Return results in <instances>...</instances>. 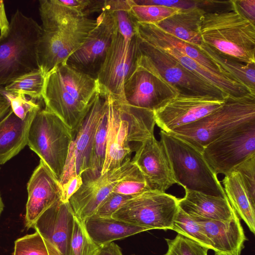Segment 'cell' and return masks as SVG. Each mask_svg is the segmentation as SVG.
<instances>
[{
	"label": "cell",
	"instance_id": "6da1fadb",
	"mask_svg": "<svg viewBox=\"0 0 255 255\" xmlns=\"http://www.w3.org/2000/svg\"><path fill=\"white\" fill-rule=\"evenodd\" d=\"M39 11L42 31L38 41V68L45 76L85 42L97 21L82 16L59 0H40Z\"/></svg>",
	"mask_w": 255,
	"mask_h": 255
},
{
	"label": "cell",
	"instance_id": "7a4b0ae2",
	"mask_svg": "<svg viewBox=\"0 0 255 255\" xmlns=\"http://www.w3.org/2000/svg\"><path fill=\"white\" fill-rule=\"evenodd\" d=\"M41 25L17 9L7 31L0 35V86L38 68L37 48Z\"/></svg>",
	"mask_w": 255,
	"mask_h": 255
},
{
	"label": "cell",
	"instance_id": "3957f363",
	"mask_svg": "<svg viewBox=\"0 0 255 255\" xmlns=\"http://www.w3.org/2000/svg\"><path fill=\"white\" fill-rule=\"evenodd\" d=\"M176 184L184 189L221 197L224 188L205 160L203 151L186 139L160 130Z\"/></svg>",
	"mask_w": 255,
	"mask_h": 255
},
{
	"label": "cell",
	"instance_id": "277c9868",
	"mask_svg": "<svg viewBox=\"0 0 255 255\" xmlns=\"http://www.w3.org/2000/svg\"><path fill=\"white\" fill-rule=\"evenodd\" d=\"M203 43L245 63H255V25L235 11L205 13Z\"/></svg>",
	"mask_w": 255,
	"mask_h": 255
},
{
	"label": "cell",
	"instance_id": "5b68a950",
	"mask_svg": "<svg viewBox=\"0 0 255 255\" xmlns=\"http://www.w3.org/2000/svg\"><path fill=\"white\" fill-rule=\"evenodd\" d=\"M253 120H255V95L228 96L222 106L210 114L167 133L186 139L203 151L213 140Z\"/></svg>",
	"mask_w": 255,
	"mask_h": 255
},
{
	"label": "cell",
	"instance_id": "8992f818",
	"mask_svg": "<svg viewBox=\"0 0 255 255\" xmlns=\"http://www.w3.org/2000/svg\"><path fill=\"white\" fill-rule=\"evenodd\" d=\"M74 133L55 114L40 109L30 125L27 145L60 179Z\"/></svg>",
	"mask_w": 255,
	"mask_h": 255
},
{
	"label": "cell",
	"instance_id": "52a82bcc",
	"mask_svg": "<svg viewBox=\"0 0 255 255\" xmlns=\"http://www.w3.org/2000/svg\"><path fill=\"white\" fill-rule=\"evenodd\" d=\"M138 39L139 55L137 64L158 74L178 94L209 95L222 99L229 96L187 70L166 52Z\"/></svg>",
	"mask_w": 255,
	"mask_h": 255
},
{
	"label": "cell",
	"instance_id": "ba28073f",
	"mask_svg": "<svg viewBox=\"0 0 255 255\" xmlns=\"http://www.w3.org/2000/svg\"><path fill=\"white\" fill-rule=\"evenodd\" d=\"M138 55L137 34L130 39L126 38L117 27L96 77L101 96H110L115 101L126 103L124 83L136 68Z\"/></svg>",
	"mask_w": 255,
	"mask_h": 255
},
{
	"label": "cell",
	"instance_id": "9c48e42d",
	"mask_svg": "<svg viewBox=\"0 0 255 255\" xmlns=\"http://www.w3.org/2000/svg\"><path fill=\"white\" fill-rule=\"evenodd\" d=\"M179 209L178 198L150 190L133 196L112 217L132 225L153 229L172 230Z\"/></svg>",
	"mask_w": 255,
	"mask_h": 255
},
{
	"label": "cell",
	"instance_id": "30bf717a",
	"mask_svg": "<svg viewBox=\"0 0 255 255\" xmlns=\"http://www.w3.org/2000/svg\"><path fill=\"white\" fill-rule=\"evenodd\" d=\"M203 154L217 175H225L255 154V120L244 123L213 140L204 148Z\"/></svg>",
	"mask_w": 255,
	"mask_h": 255
},
{
	"label": "cell",
	"instance_id": "8fae6325",
	"mask_svg": "<svg viewBox=\"0 0 255 255\" xmlns=\"http://www.w3.org/2000/svg\"><path fill=\"white\" fill-rule=\"evenodd\" d=\"M96 21V27L85 42L65 63L96 79L117 29L115 17L108 9H104Z\"/></svg>",
	"mask_w": 255,
	"mask_h": 255
},
{
	"label": "cell",
	"instance_id": "7c38bea8",
	"mask_svg": "<svg viewBox=\"0 0 255 255\" xmlns=\"http://www.w3.org/2000/svg\"><path fill=\"white\" fill-rule=\"evenodd\" d=\"M105 98L108 123L105 158L101 174L120 167L133 151L129 144L132 142L130 126L132 107L115 101L110 96Z\"/></svg>",
	"mask_w": 255,
	"mask_h": 255
},
{
	"label": "cell",
	"instance_id": "4fadbf2b",
	"mask_svg": "<svg viewBox=\"0 0 255 255\" xmlns=\"http://www.w3.org/2000/svg\"><path fill=\"white\" fill-rule=\"evenodd\" d=\"M106 103V98L98 93L86 117L74 132L59 181L61 187L71 178L82 176L88 171L96 129Z\"/></svg>",
	"mask_w": 255,
	"mask_h": 255
},
{
	"label": "cell",
	"instance_id": "5bb4252c",
	"mask_svg": "<svg viewBox=\"0 0 255 255\" xmlns=\"http://www.w3.org/2000/svg\"><path fill=\"white\" fill-rule=\"evenodd\" d=\"M124 94L128 105L153 112L178 95L158 74L137 64L124 83Z\"/></svg>",
	"mask_w": 255,
	"mask_h": 255
},
{
	"label": "cell",
	"instance_id": "9a60e30c",
	"mask_svg": "<svg viewBox=\"0 0 255 255\" xmlns=\"http://www.w3.org/2000/svg\"><path fill=\"white\" fill-rule=\"evenodd\" d=\"M225 99L177 95L154 112L155 124L161 130L169 132L210 114L222 106Z\"/></svg>",
	"mask_w": 255,
	"mask_h": 255
},
{
	"label": "cell",
	"instance_id": "2e32d148",
	"mask_svg": "<svg viewBox=\"0 0 255 255\" xmlns=\"http://www.w3.org/2000/svg\"><path fill=\"white\" fill-rule=\"evenodd\" d=\"M137 168L128 157L117 168L95 178L82 179L81 187L68 201L75 215L83 222L92 216L114 187Z\"/></svg>",
	"mask_w": 255,
	"mask_h": 255
},
{
	"label": "cell",
	"instance_id": "e0dca14e",
	"mask_svg": "<svg viewBox=\"0 0 255 255\" xmlns=\"http://www.w3.org/2000/svg\"><path fill=\"white\" fill-rule=\"evenodd\" d=\"M131 161L147 180L151 190L165 192L176 184L165 148L154 135L140 143Z\"/></svg>",
	"mask_w": 255,
	"mask_h": 255
},
{
	"label": "cell",
	"instance_id": "ac0fdd59",
	"mask_svg": "<svg viewBox=\"0 0 255 255\" xmlns=\"http://www.w3.org/2000/svg\"><path fill=\"white\" fill-rule=\"evenodd\" d=\"M27 191L24 224L29 229L46 210L61 200L62 189L58 179L40 160L27 182Z\"/></svg>",
	"mask_w": 255,
	"mask_h": 255
},
{
	"label": "cell",
	"instance_id": "d6986e66",
	"mask_svg": "<svg viewBox=\"0 0 255 255\" xmlns=\"http://www.w3.org/2000/svg\"><path fill=\"white\" fill-rule=\"evenodd\" d=\"M42 99L45 109L57 116L73 133L91 106H85L71 94L56 68L45 76Z\"/></svg>",
	"mask_w": 255,
	"mask_h": 255
},
{
	"label": "cell",
	"instance_id": "ffe728a7",
	"mask_svg": "<svg viewBox=\"0 0 255 255\" xmlns=\"http://www.w3.org/2000/svg\"><path fill=\"white\" fill-rule=\"evenodd\" d=\"M74 216L69 202L59 200L46 210L34 223L32 228L45 240L51 255H66Z\"/></svg>",
	"mask_w": 255,
	"mask_h": 255
},
{
	"label": "cell",
	"instance_id": "44dd1931",
	"mask_svg": "<svg viewBox=\"0 0 255 255\" xmlns=\"http://www.w3.org/2000/svg\"><path fill=\"white\" fill-rule=\"evenodd\" d=\"M136 28V34L140 40L166 52L187 70L213 85L226 95L241 97L250 93L240 83L227 76L209 70L181 51L150 35L139 27L137 23Z\"/></svg>",
	"mask_w": 255,
	"mask_h": 255
},
{
	"label": "cell",
	"instance_id": "7402d4cb",
	"mask_svg": "<svg viewBox=\"0 0 255 255\" xmlns=\"http://www.w3.org/2000/svg\"><path fill=\"white\" fill-rule=\"evenodd\" d=\"M195 219L202 227L214 255H241L248 239L237 213L224 220Z\"/></svg>",
	"mask_w": 255,
	"mask_h": 255
},
{
	"label": "cell",
	"instance_id": "603a6c76",
	"mask_svg": "<svg viewBox=\"0 0 255 255\" xmlns=\"http://www.w3.org/2000/svg\"><path fill=\"white\" fill-rule=\"evenodd\" d=\"M184 190V196L178 199L179 207L195 219L224 220L236 214L227 197H217Z\"/></svg>",
	"mask_w": 255,
	"mask_h": 255
},
{
	"label": "cell",
	"instance_id": "cb8c5ba5",
	"mask_svg": "<svg viewBox=\"0 0 255 255\" xmlns=\"http://www.w3.org/2000/svg\"><path fill=\"white\" fill-rule=\"evenodd\" d=\"M40 109L31 111L21 120L10 109L0 121V165L18 154L27 145L30 125Z\"/></svg>",
	"mask_w": 255,
	"mask_h": 255
},
{
	"label": "cell",
	"instance_id": "d4e9b609",
	"mask_svg": "<svg viewBox=\"0 0 255 255\" xmlns=\"http://www.w3.org/2000/svg\"><path fill=\"white\" fill-rule=\"evenodd\" d=\"M205 13L197 6L180 9L155 25L170 35L199 47L203 43L201 27Z\"/></svg>",
	"mask_w": 255,
	"mask_h": 255
},
{
	"label": "cell",
	"instance_id": "484cf974",
	"mask_svg": "<svg viewBox=\"0 0 255 255\" xmlns=\"http://www.w3.org/2000/svg\"><path fill=\"white\" fill-rule=\"evenodd\" d=\"M84 224L92 240L100 247L149 230L112 217L92 216L87 218Z\"/></svg>",
	"mask_w": 255,
	"mask_h": 255
},
{
	"label": "cell",
	"instance_id": "4316f807",
	"mask_svg": "<svg viewBox=\"0 0 255 255\" xmlns=\"http://www.w3.org/2000/svg\"><path fill=\"white\" fill-rule=\"evenodd\" d=\"M222 182L232 207L255 234V203L252 201L240 175L233 169L225 175Z\"/></svg>",
	"mask_w": 255,
	"mask_h": 255
},
{
	"label": "cell",
	"instance_id": "83f0119b",
	"mask_svg": "<svg viewBox=\"0 0 255 255\" xmlns=\"http://www.w3.org/2000/svg\"><path fill=\"white\" fill-rule=\"evenodd\" d=\"M198 48L208 56L228 77L255 95V63H245L225 55L203 43Z\"/></svg>",
	"mask_w": 255,
	"mask_h": 255
},
{
	"label": "cell",
	"instance_id": "f1b7e54d",
	"mask_svg": "<svg viewBox=\"0 0 255 255\" xmlns=\"http://www.w3.org/2000/svg\"><path fill=\"white\" fill-rule=\"evenodd\" d=\"M66 88L80 103L86 106L92 105L99 92L96 78L77 70L66 63L55 68Z\"/></svg>",
	"mask_w": 255,
	"mask_h": 255
},
{
	"label": "cell",
	"instance_id": "f546056e",
	"mask_svg": "<svg viewBox=\"0 0 255 255\" xmlns=\"http://www.w3.org/2000/svg\"><path fill=\"white\" fill-rule=\"evenodd\" d=\"M107 123L108 105L107 101L106 107L96 129L89 169L87 171L82 174V179L95 178L101 175L105 158Z\"/></svg>",
	"mask_w": 255,
	"mask_h": 255
},
{
	"label": "cell",
	"instance_id": "4dcf8cb0",
	"mask_svg": "<svg viewBox=\"0 0 255 255\" xmlns=\"http://www.w3.org/2000/svg\"><path fill=\"white\" fill-rule=\"evenodd\" d=\"M45 75L37 68L25 73L5 85L3 90L6 92L27 95L32 99H42Z\"/></svg>",
	"mask_w": 255,
	"mask_h": 255
},
{
	"label": "cell",
	"instance_id": "1f68e13d",
	"mask_svg": "<svg viewBox=\"0 0 255 255\" xmlns=\"http://www.w3.org/2000/svg\"><path fill=\"white\" fill-rule=\"evenodd\" d=\"M132 0H105L104 9L110 10L117 21L118 29L123 36L130 39L136 34V21L130 12Z\"/></svg>",
	"mask_w": 255,
	"mask_h": 255
},
{
	"label": "cell",
	"instance_id": "d6a6232c",
	"mask_svg": "<svg viewBox=\"0 0 255 255\" xmlns=\"http://www.w3.org/2000/svg\"><path fill=\"white\" fill-rule=\"evenodd\" d=\"M100 248L89 235L84 222L74 214L71 240L66 255H95Z\"/></svg>",
	"mask_w": 255,
	"mask_h": 255
},
{
	"label": "cell",
	"instance_id": "836d02e7",
	"mask_svg": "<svg viewBox=\"0 0 255 255\" xmlns=\"http://www.w3.org/2000/svg\"><path fill=\"white\" fill-rule=\"evenodd\" d=\"M172 230L211 250L210 242L198 222L179 207L173 221Z\"/></svg>",
	"mask_w": 255,
	"mask_h": 255
},
{
	"label": "cell",
	"instance_id": "e575fe53",
	"mask_svg": "<svg viewBox=\"0 0 255 255\" xmlns=\"http://www.w3.org/2000/svg\"><path fill=\"white\" fill-rule=\"evenodd\" d=\"M179 10L159 5H136L133 2L130 12L137 22L157 24Z\"/></svg>",
	"mask_w": 255,
	"mask_h": 255
},
{
	"label": "cell",
	"instance_id": "d590c367",
	"mask_svg": "<svg viewBox=\"0 0 255 255\" xmlns=\"http://www.w3.org/2000/svg\"><path fill=\"white\" fill-rule=\"evenodd\" d=\"M13 255H51L48 245L37 231L14 242Z\"/></svg>",
	"mask_w": 255,
	"mask_h": 255
},
{
	"label": "cell",
	"instance_id": "8d00e7d4",
	"mask_svg": "<svg viewBox=\"0 0 255 255\" xmlns=\"http://www.w3.org/2000/svg\"><path fill=\"white\" fill-rule=\"evenodd\" d=\"M165 241L168 249L164 255H208L209 249L179 234L173 239Z\"/></svg>",
	"mask_w": 255,
	"mask_h": 255
},
{
	"label": "cell",
	"instance_id": "74e56055",
	"mask_svg": "<svg viewBox=\"0 0 255 255\" xmlns=\"http://www.w3.org/2000/svg\"><path fill=\"white\" fill-rule=\"evenodd\" d=\"M151 188L143 175L137 168L133 172L119 182L112 192L124 195L135 196Z\"/></svg>",
	"mask_w": 255,
	"mask_h": 255
},
{
	"label": "cell",
	"instance_id": "f35d334b",
	"mask_svg": "<svg viewBox=\"0 0 255 255\" xmlns=\"http://www.w3.org/2000/svg\"><path fill=\"white\" fill-rule=\"evenodd\" d=\"M8 101L10 109L14 115L21 120H24L31 111L40 109V106L34 100L27 99L25 95L6 92L0 89Z\"/></svg>",
	"mask_w": 255,
	"mask_h": 255
},
{
	"label": "cell",
	"instance_id": "ab89813d",
	"mask_svg": "<svg viewBox=\"0 0 255 255\" xmlns=\"http://www.w3.org/2000/svg\"><path fill=\"white\" fill-rule=\"evenodd\" d=\"M240 175L252 201L255 203V154L234 168Z\"/></svg>",
	"mask_w": 255,
	"mask_h": 255
},
{
	"label": "cell",
	"instance_id": "60d3db41",
	"mask_svg": "<svg viewBox=\"0 0 255 255\" xmlns=\"http://www.w3.org/2000/svg\"><path fill=\"white\" fill-rule=\"evenodd\" d=\"M133 197L112 192L101 203L93 216L100 218L112 217L113 214Z\"/></svg>",
	"mask_w": 255,
	"mask_h": 255
},
{
	"label": "cell",
	"instance_id": "b9f144b4",
	"mask_svg": "<svg viewBox=\"0 0 255 255\" xmlns=\"http://www.w3.org/2000/svg\"><path fill=\"white\" fill-rule=\"evenodd\" d=\"M64 5L72 8L82 16L89 15L103 11L105 0H59Z\"/></svg>",
	"mask_w": 255,
	"mask_h": 255
},
{
	"label": "cell",
	"instance_id": "7bdbcfd3",
	"mask_svg": "<svg viewBox=\"0 0 255 255\" xmlns=\"http://www.w3.org/2000/svg\"><path fill=\"white\" fill-rule=\"evenodd\" d=\"M136 5H159L186 9L196 6V0H132Z\"/></svg>",
	"mask_w": 255,
	"mask_h": 255
},
{
	"label": "cell",
	"instance_id": "ee69618b",
	"mask_svg": "<svg viewBox=\"0 0 255 255\" xmlns=\"http://www.w3.org/2000/svg\"><path fill=\"white\" fill-rule=\"evenodd\" d=\"M196 6L205 13H219L233 11L232 0H197Z\"/></svg>",
	"mask_w": 255,
	"mask_h": 255
},
{
	"label": "cell",
	"instance_id": "f6af8a7d",
	"mask_svg": "<svg viewBox=\"0 0 255 255\" xmlns=\"http://www.w3.org/2000/svg\"><path fill=\"white\" fill-rule=\"evenodd\" d=\"M233 10L255 25V0H232Z\"/></svg>",
	"mask_w": 255,
	"mask_h": 255
},
{
	"label": "cell",
	"instance_id": "bcb514c9",
	"mask_svg": "<svg viewBox=\"0 0 255 255\" xmlns=\"http://www.w3.org/2000/svg\"><path fill=\"white\" fill-rule=\"evenodd\" d=\"M83 183L82 176H77L69 180L61 186L62 196L61 201L64 203L68 202L71 197L80 188Z\"/></svg>",
	"mask_w": 255,
	"mask_h": 255
},
{
	"label": "cell",
	"instance_id": "7dc6e473",
	"mask_svg": "<svg viewBox=\"0 0 255 255\" xmlns=\"http://www.w3.org/2000/svg\"><path fill=\"white\" fill-rule=\"evenodd\" d=\"M95 255H123V254L119 246L112 242L101 246Z\"/></svg>",
	"mask_w": 255,
	"mask_h": 255
},
{
	"label": "cell",
	"instance_id": "c3c4849f",
	"mask_svg": "<svg viewBox=\"0 0 255 255\" xmlns=\"http://www.w3.org/2000/svg\"><path fill=\"white\" fill-rule=\"evenodd\" d=\"M9 22L5 13L4 2L0 0V34L5 33L8 29Z\"/></svg>",
	"mask_w": 255,
	"mask_h": 255
},
{
	"label": "cell",
	"instance_id": "681fc988",
	"mask_svg": "<svg viewBox=\"0 0 255 255\" xmlns=\"http://www.w3.org/2000/svg\"><path fill=\"white\" fill-rule=\"evenodd\" d=\"M10 110V104L0 91V121L4 117Z\"/></svg>",
	"mask_w": 255,
	"mask_h": 255
},
{
	"label": "cell",
	"instance_id": "f907efd6",
	"mask_svg": "<svg viewBox=\"0 0 255 255\" xmlns=\"http://www.w3.org/2000/svg\"><path fill=\"white\" fill-rule=\"evenodd\" d=\"M4 204L0 193V216L4 209Z\"/></svg>",
	"mask_w": 255,
	"mask_h": 255
},
{
	"label": "cell",
	"instance_id": "816d5d0a",
	"mask_svg": "<svg viewBox=\"0 0 255 255\" xmlns=\"http://www.w3.org/2000/svg\"></svg>",
	"mask_w": 255,
	"mask_h": 255
},
{
	"label": "cell",
	"instance_id": "f5cc1de1",
	"mask_svg": "<svg viewBox=\"0 0 255 255\" xmlns=\"http://www.w3.org/2000/svg\"></svg>",
	"mask_w": 255,
	"mask_h": 255
}]
</instances>
